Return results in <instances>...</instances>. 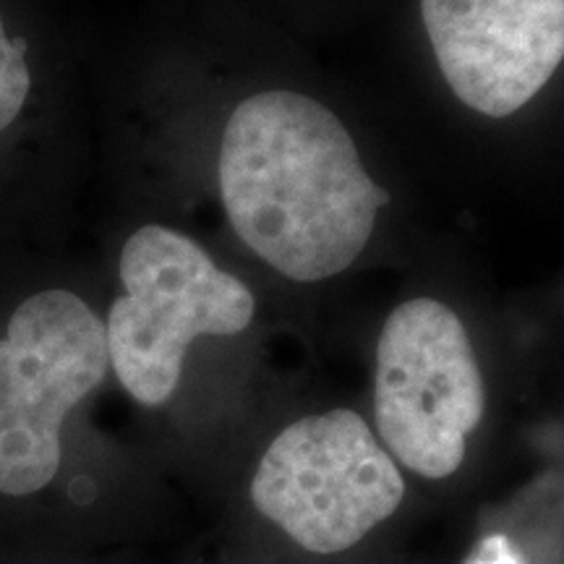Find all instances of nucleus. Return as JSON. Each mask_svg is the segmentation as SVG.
Segmentation results:
<instances>
[{
    "label": "nucleus",
    "instance_id": "obj_7",
    "mask_svg": "<svg viewBox=\"0 0 564 564\" xmlns=\"http://www.w3.org/2000/svg\"><path fill=\"white\" fill-rule=\"evenodd\" d=\"M32 91V70L26 63V42L11 37L0 17V133L17 121Z\"/></svg>",
    "mask_w": 564,
    "mask_h": 564
},
{
    "label": "nucleus",
    "instance_id": "obj_5",
    "mask_svg": "<svg viewBox=\"0 0 564 564\" xmlns=\"http://www.w3.org/2000/svg\"><path fill=\"white\" fill-rule=\"evenodd\" d=\"M484 408V377L460 316L434 299L394 308L379 337L373 379L387 449L423 478L453 476Z\"/></svg>",
    "mask_w": 564,
    "mask_h": 564
},
{
    "label": "nucleus",
    "instance_id": "obj_3",
    "mask_svg": "<svg viewBox=\"0 0 564 564\" xmlns=\"http://www.w3.org/2000/svg\"><path fill=\"white\" fill-rule=\"evenodd\" d=\"M108 369L105 324L79 295L19 303L0 337V494L32 497L58 476L63 421Z\"/></svg>",
    "mask_w": 564,
    "mask_h": 564
},
{
    "label": "nucleus",
    "instance_id": "obj_6",
    "mask_svg": "<svg viewBox=\"0 0 564 564\" xmlns=\"http://www.w3.org/2000/svg\"><path fill=\"white\" fill-rule=\"evenodd\" d=\"M444 82L489 118L531 102L564 61V0H421Z\"/></svg>",
    "mask_w": 564,
    "mask_h": 564
},
{
    "label": "nucleus",
    "instance_id": "obj_8",
    "mask_svg": "<svg viewBox=\"0 0 564 564\" xmlns=\"http://www.w3.org/2000/svg\"><path fill=\"white\" fill-rule=\"evenodd\" d=\"M468 564H523V556L507 535H489L478 544Z\"/></svg>",
    "mask_w": 564,
    "mask_h": 564
},
{
    "label": "nucleus",
    "instance_id": "obj_2",
    "mask_svg": "<svg viewBox=\"0 0 564 564\" xmlns=\"http://www.w3.org/2000/svg\"><path fill=\"white\" fill-rule=\"evenodd\" d=\"M123 295L105 322L110 366L141 405H162L181 382L196 337H228L249 327L257 301L223 272L194 238L144 225L121 251Z\"/></svg>",
    "mask_w": 564,
    "mask_h": 564
},
{
    "label": "nucleus",
    "instance_id": "obj_1",
    "mask_svg": "<svg viewBox=\"0 0 564 564\" xmlns=\"http://www.w3.org/2000/svg\"><path fill=\"white\" fill-rule=\"evenodd\" d=\"M217 173L238 238L301 282L348 270L390 202L340 118L295 91H262L232 110Z\"/></svg>",
    "mask_w": 564,
    "mask_h": 564
},
{
    "label": "nucleus",
    "instance_id": "obj_4",
    "mask_svg": "<svg viewBox=\"0 0 564 564\" xmlns=\"http://www.w3.org/2000/svg\"><path fill=\"white\" fill-rule=\"evenodd\" d=\"M398 465L361 415L337 408L274 436L251 481L253 507L314 554H337L403 505Z\"/></svg>",
    "mask_w": 564,
    "mask_h": 564
}]
</instances>
